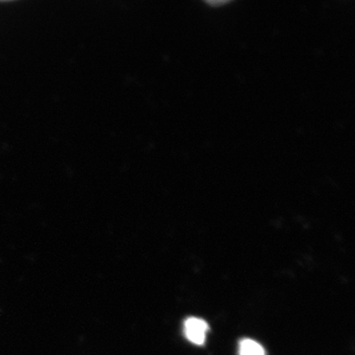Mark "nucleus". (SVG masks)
Here are the masks:
<instances>
[{"instance_id": "1", "label": "nucleus", "mask_w": 355, "mask_h": 355, "mask_svg": "<svg viewBox=\"0 0 355 355\" xmlns=\"http://www.w3.org/2000/svg\"><path fill=\"white\" fill-rule=\"evenodd\" d=\"M209 330V324L200 318H188L184 323V336L189 342L196 345H202L205 343Z\"/></svg>"}, {"instance_id": "2", "label": "nucleus", "mask_w": 355, "mask_h": 355, "mask_svg": "<svg viewBox=\"0 0 355 355\" xmlns=\"http://www.w3.org/2000/svg\"><path fill=\"white\" fill-rule=\"evenodd\" d=\"M238 355H266L263 345L251 338H243L239 342Z\"/></svg>"}]
</instances>
